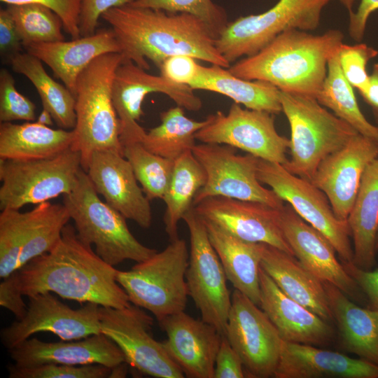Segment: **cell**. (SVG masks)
Masks as SVG:
<instances>
[{"instance_id":"bcb514c9","label":"cell","mask_w":378,"mask_h":378,"mask_svg":"<svg viewBox=\"0 0 378 378\" xmlns=\"http://www.w3.org/2000/svg\"><path fill=\"white\" fill-rule=\"evenodd\" d=\"M196 60L195 57L187 55L169 57L159 67L160 75L173 83L190 87L200 70L201 65Z\"/></svg>"},{"instance_id":"83f0119b","label":"cell","mask_w":378,"mask_h":378,"mask_svg":"<svg viewBox=\"0 0 378 378\" xmlns=\"http://www.w3.org/2000/svg\"><path fill=\"white\" fill-rule=\"evenodd\" d=\"M203 221L227 280L260 307V270L264 244L243 240L211 223Z\"/></svg>"},{"instance_id":"f546056e","label":"cell","mask_w":378,"mask_h":378,"mask_svg":"<svg viewBox=\"0 0 378 378\" xmlns=\"http://www.w3.org/2000/svg\"><path fill=\"white\" fill-rule=\"evenodd\" d=\"M74 132L37 122H1L0 159L27 160L55 156L71 148Z\"/></svg>"},{"instance_id":"8fae6325","label":"cell","mask_w":378,"mask_h":378,"mask_svg":"<svg viewBox=\"0 0 378 378\" xmlns=\"http://www.w3.org/2000/svg\"><path fill=\"white\" fill-rule=\"evenodd\" d=\"M192 153L204 169L206 181L193 205L211 197H225L257 202L280 209L284 202L258 179L259 158L238 155L235 148L218 144H195Z\"/></svg>"},{"instance_id":"f907efd6","label":"cell","mask_w":378,"mask_h":378,"mask_svg":"<svg viewBox=\"0 0 378 378\" xmlns=\"http://www.w3.org/2000/svg\"><path fill=\"white\" fill-rule=\"evenodd\" d=\"M341 262L364 293L368 301V307L378 310V269L366 270L358 267L352 262Z\"/></svg>"},{"instance_id":"44dd1931","label":"cell","mask_w":378,"mask_h":378,"mask_svg":"<svg viewBox=\"0 0 378 378\" xmlns=\"http://www.w3.org/2000/svg\"><path fill=\"white\" fill-rule=\"evenodd\" d=\"M95 190L126 219L148 229L152 223L150 200L138 185L132 168L124 157L113 150L92 153L85 170Z\"/></svg>"},{"instance_id":"d590c367","label":"cell","mask_w":378,"mask_h":378,"mask_svg":"<svg viewBox=\"0 0 378 378\" xmlns=\"http://www.w3.org/2000/svg\"><path fill=\"white\" fill-rule=\"evenodd\" d=\"M161 123L146 132L141 143L149 151L175 160L195 144V133L206 125L209 118L197 121L188 118L183 108L177 106L160 113Z\"/></svg>"},{"instance_id":"f6af8a7d","label":"cell","mask_w":378,"mask_h":378,"mask_svg":"<svg viewBox=\"0 0 378 378\" xmlns=\"http://www.w3.org/2000/svg\"><path fill=\"white\" fill-rule=\"evenodd\" d=\"M1 1L7 5L38 4L45 6L60 17L64 31L72 38L80 37L79 17L81 0H1Z\"/></svg>"},{"instance_id":"c3c4849f","label":"cell","mask_w":378,"mask_h":378,"mask_svg":"<svg viewBox=\"0 0 378 378\" xmlns=\"http://www.w3.org/2000/svg\"><path fill=\"white\" fill-rule=\"evenodd\" d=\"M134 0H81L79 17L80 36L92 35L97 30L98 22L108 9L124 6Z\"/></svg>"},{"instance_id":"6f0895ef","label":"cell","mask_w":378,"mask_h":378,"mask_svg":"<svg viewBox=\"0 0 378 378\" xmlns=\"http://www.w3.org/2000/svg\"><path fill=\"white\" fill-rule=\"evenodd\" d=\"M376 250L377 251H378V231H377V237H376Z\"/></svg>"},{"instance_id":"603a6c76","label":"cell","mask_w":378,"mask_h":378,"mask_svg":"<svg viewBox=\"0 0 378 378\" xmlns=\"http://www.w3.org/2000/svg\"><path fill=\"white\" fill-rule=\"evenodd\" d=\"M8 351L14 364L19 367L55 363L70 365L99 364L113 368L125 362L120 348L103 333L80 340L53 342L30 337Z\"/></svg>"},{"instance_id":"5b68a950","label":"cell","mask_w":378,"mask_h":378,"mask_svg":"<svg viewBox=\"0 0 378 378\" xmlns=\"http://www.w3.org/2000/svg\"><path fill=\"white\" fill-rule=\"evenodd\" d=\"M279 94L290 128L291 158L284 167L311 181L321 162L358 132L314 97L282 91Z\"/></svg>"},{"instance_id":"9c48e42d","label":"cell","mask_w":378,"mask_h":378,"mask_svg":"<svg viewBox=\"0 0 378 378\" xmlns=\"http://www.w3.org/2000/svg\"><path fill=\"white\" fill-rule=\"evenodd\" d=\"M331 1L279 0L264 13L228 22L217 38L216 48L230 64L253 55L287 30L316 29L323 9Z\"/></svg>"},{"instance_id":"9a60e30c","label":"cell","mask_w":378,"mask_h":378,"mask_svg":"<svg viewBox=\"0 0 378 378\" xmlns=\"http://www.w3.org/2000/svg\"><path fill=\"white\" fill-rule=\"evenodd\" d=\"M225 334L240 357L246 377H274L283 340L258 305L237 289Z\"/></svg>"},{"instance_id":"ac0fdd59","label":"cell","mask_w":378,"mask_h":378,"mask_svg":"<svg viewBox=\"0 0 378 378\" xmlns=\"http://www.w3.org/2000/svg\"><path fill=\"white\" fill-rule=\"evenodd\" d=\"M281 209L219 196L208 197L194 206L203 220L239 239L269 244L294 255L281 229Z\"/></svg>"},{"instance_id":"d4e9b609","label":"cell","mask_w":378,"mask_h":378,"mask_svg":"<svg viewBox=\"0 0 378 378\" xmlns=\"http://www.w3.org/2000/svg\"><path fill=\"white\" fill-rule=\"evenodd\" d=\"M275 378H378V365L314 345L283 340Z\"/></svg>"},{"instance_id":"1f68e13d","label":"cell","mask_w":378,"mask_h":378,"mask_svg":"<svg viewBox=\"0 0 378 378\" xmlns=\"http://www.w3.org/2000/svg\"><path fill=\"white\" fill-rule=\"evenodd\" d=\"M190 88L223 94L249 109L274 115L282 111L280 90L274 85L262 80L239 78L232 74L228 68L218 65H201L199 75Z\"/></svg>"},{"instance_id":"7bdbcfd3","label":"cell","mask_w":378,"mask_h":378,"mask_svg":"<svg viewBox=\"0 0 378 378\" xmlns=\"http://www.w3.org/2000/svg\"><path fill=\"white\" fill-rule=\"evenodd\" d=\"M36 105L16 88L13 75L5 68L0 71V121L34 122L36 120Z\"/></svg>"},{"instance_id":"5bb4252c","label":"cell","mask_w":378,"mask_h":378,"mask_svg":"<svg viewBox=\"0 0 378 378\" xmlns=\"http://www.w3.org/2000/svg\"><path fill=\"white\" fill-rule=\"evenodd\" d=\"M208 118L195 135L201 143L228 145L282 165L288 162L290 139L277 132L274 114L234 102L227 114L218 111Z\"/></svg>"},{"instance_id":"836d02e7","label":"cell","mask_w":378,"mask_h":378,"mask_svg":"<svg viewBox=\"0 0 378 378\" xmlns=\"http://www.w3.org/2000/svg\"><path fill=\"white\" fill-rule=\"evenodd\" d=\"M10 66L13 71L24 76L33 84L40 97L43 108L50 113L59 128L73 130L75 127L74 94L48 74L38 58L27 52H22L13 59Z\"/></svg>"},{"instance_id":"e575fe53","label":"cell","mask_w":378,"mask_h":378,"mask_svg":"<svg viewBox=\"0 0 378 378\" xmlns=\"http://www.w3.org/2000/svg\"><path fill=\"white\" fill-rule=\"evenodd\" d=\"M337 51L328 60L327 74L316 99L359 134L378 142V127L370 123L361 112L354 88L342 73Z\"/></svg>"},{"instance_id":"11a10c76","label":"cell","mask_w":378,"mask_h":378,"mask_svg":"<svg viewBox=\"0 0 378 378\" xmlns=\"http://www.w3.org/2000/svg\"><path fill=\"white\" fill-rule=\"evenodd\" d=\"M36 122L39 124L50 127L53 125L54 120L50 113L45 108L37 116Z\"/></svg>"},{"instance_id":"8d00e7d4","label":"cell","mask_w":378,"mask_h":378,"mask_svg":"<svg viewBox=\"0 0 378 378\" xmlns=\"http://www.w3.org/2000/svg\"><path fill=\"white\" fill-rule=\"evenodd\" d=\"M29 211V220L19 259L18 269L32 259L52 250L59 241L63 228L71 219L64 204L45 202Z\"/></svg>"},{"instance_id":"ba28073f","label":"cell","mask_w":378,"mask_h":378,"mask_svg":"<svg viewBox=\"0 0 378 378\" xmlns=\"http://www.w3.org/2000/svg\"><path fill=\"white\" fill-rule=\"evenodd\" d=\"M79 151L27 160L0 159V209H20L70 193L78 180Z\"/></svg>"},{"instance_id":"74e56055","label":"cell","mask_w":378,"mask_h":378,"mask_svg":"<svg viewBox=\"0 0 378 378\" xmlns=\"http://www.w3.org/2000/svg\"><path fill=\"white\" fill-rule=\"evenodd\" d=\"M122 151L147 198L150 201L162 199L172 178L174 161L149 151L138 141L124 144Z\"/></svg>"},{"instance_id":"cb8c5ba5","label":"cell","mask_w":378,"mask_h":378,"mask_svg":"<svg viewBox=\"0 0 378 378\" xmlns=\"http://www.w3.org/2000/svg\"><path fill=\"white\" fill-rule=\"evenodd\" d=\"M260 307L286 342L324 346L334 338L328 322L286 295L261 268Z\"/></svg>"},{"instance_id":"30bf717a","label":"cell","mask_w":378,"mask_h":378,"mask_svg":"<svg viewBox=\"0 0 378 378\" xmlns=\"http://www.w3.org/2000/svg\"><path fill=\"white\" fill-rule=\"evenodd\" d=\"M258 179L267 185L307 223L332 244L342 262H353L347 220L338 219L325 193L312 181L288 172L284 165L258 160Z\"/></svg>"},{"instance_id":"7402d4cb","label":"cell","mask_w":378,"mask_h":378,"mask_svg":"<svg viewBox=\"0 0 378 378\" xmlns=\"http://www.w3.org/2000/svg\"><path fill=\"white\" fill-rule=\"evenodd\" d=\"M167 339V353L186 377L214 378L215 361L222 340L218 330L183 312L158 321Z\"/></svg>"},{"instance_id":"3957f363","label":"cell","mask_w":378,"mask_h":378,"mask_svg":"<svg viewBox=\"0 0 378 378\" xmlns=\"http://www.w3.org/2000/svg\"><path fill=\"white\" fill-rule=\"evenodd\" d=\"M343 38L337 29L321 35L289 29L228 70L243 79L268 82L282 92L316 98L327 74L328 60Z\"/></svg>"},{"instance_id":"d6a6232c","label":"cell","mask_w":378,"mask_h":378,"mask_svg":"<svg viewBox=\"0 0 378 378\" xmlns=\"http://www.w3.org/2000/svg\"><path fill=\"white\" fill-rule=\"evenodd\" d=\"M205 181L204 169L192 150L174 160L172 178L162 198L166 206L163 220L170 241L178 239V223L194 206L195 195Z\"/></svg>"},{"instance_id":"277c9868","label":"cell","mask_w":378,"mask_h":378,"mask_svg":"<svg viewBox=\"0 0 378 378\" xmlns=\"http://www.w3.org/2000/svg\"><path fill=\"white\" fill-rule=\"evenodd\" d=\"M123 60L120 52L104 54L94 59L77 79L76 122L71 148L79 151L84 170L96 151L113 150L123 155L120 121L112 99L115 73Z\"/></svg>"},{"instance_id":"ab89813d","label":"cell","mask_w":378,"mask_h":378,"mask_svg":"<svg viewBox=\"0 0 378 378\" xmlns=\"http://www.w3.org/2000/svg\"><path fill=\"white\" fill-rule=\"evenodd\" d=\"M0 213V277L18 269L19 259L27 229L29 211L4 209Z\"/></svg>"},{"instance_id":"4fadbf2b","label":"cell","mask_w":378,"mask_h":378,"mask_svg":"<svg viewBox=\"0 0 378 378\" xmlns=\"http://www.w3.org/2000/svg\"><path fill=\"white\" fill-rule=\"evenodd\" d=\"M102 333L123 353L126 363L140 372L157 378H183L162 342L150 334L153 318L142 308L130 304L123 308L99 306Z\"/></svg>"},{"instance_id":"52a82bcc","label":"cell","mask_w":378,"mask_h":378,"mask_svg":"<svg viewBox=\"0 0 378 378\" xmlns=\"http://www.w3.org/2000/svg\"><path fill=\"white\" fill-rule=\"evenodd\" d=\"M188 263L186 242L178 238L130 270H118L116 280L132 304L149 311L160 321L186 307Z\"/></svg>"},{"instance_id":"816d5d0a","label":"cell","mask_w":378,"mask_h":378,"mask_svg":"<svg viewBox=\"0 0 378 378\" xmlns=\"http://www.w3.org/2000/svg\"><path fill=\"white\" fill-rule=\"evenodd\" d=\"M2 279L0 284V305L11 312L17 319H21L27 311V305L18 288L17 271Z\"/></svg>"},{"instance_id":"f5cc1de1","label":"cell","mask_w":378,"mask_h":378,"mask_svg":"<svg viewBox=\"0 0 378 378\" xmlns=\"http://www.w3.org/2000/svg\"><path fill=\"white\" fill-rule=\"evenodd\" d=\"M378 10V0H360L356 12L349 13V32L351 38L360 42L363 38L368 20Z\"/></svg>"},{"instance_id":"d6986e66","label":"cell","mask_w":378,"mask_h":378,"mask_svg":"<svg viewBox=\"0 0 378 378\" xmlns=\"http://www.w3.org/2000/svg\"><path fill=\"white\" fill-rule=\"evenodd\" d=\"M377 158L378 142L358 133L318 167L311 181L325 193L338 219L347 220L363 174Z\"/></svg>"},{"instance_id":"9f6ffc18","label":"cell","mask_w":378,"mask_h":378,"mask_svg":"<svg viewBox=\"0 0 378 378\" xmlns=\"http://www.w3.org/2000/svg\"><path fill=\"white\" fill-rule=\"evenodd\" d=\"M340 2L349 10V13L352 12V7L355 0H339Z\"/></svg>"},{"instance_id":"60d3db41","label":"cell","mask_w":378,"mask_h":378,"mask_svg":"<svg viewBox=\"0 0 378 378\" xmlns=\"http://www.w3.org/2000/svg\"><path fill=\"white\" fill-rule=\"evenodd\" d=\"M130 4L169 13H186L205 22L218 36L228 23L225 10L212 0H134Z\"/></svg>"},{"instance_id":"7a4b0ae2","label":"cell","mask_w":378,"mask_h":378,"mask_svg":"<svg viewBox=\"0 0 378 378\" xmlns=\"http://www.w3.org/2000/svg\"><path fill=\"white\" fill-rule=\"evenodd\" d=\"M118 272L78 238L73 225L66 224L52 250L17 270L18 288L28 298L50 292L80 303L123 308L131 302L116 280Z\"/></svg>"},{"instance_id":"f35d334b","label":"cell","mask_w":378,"mask_h":378,"mask_svg":"<svg viewBox=\"0 0 378 378\" xmlns=\"http://www.w3.org/2000/svg\"><path fill=\"white\" fill-rule=\"evenodd\" d=\"M24 48L34 43L64 41L63 22L50 8L38 4L8 5Z\"/></svg>"},{"instance_id":"7dc6e473","label":"cell","mask_w":378,"mask_h":378,"mask_svg":"<svg viewBox=\"0 0 378 378\" xmlns=\"http://www.w3.org/2000/svg\"><path fill=\"white\" fill-rule=\"evenodd\" d=\"M22 39L15 22L7 10L0 9V55L1 62L10 65L13 59L22 52Z\"/></svg>"},{"instance_id":"ffe728a7","label":"cell","mask_w":378,"mask_h":378,"mask_svg":"<svg viewBox=\"0 0 378 378\" xmlns=\"http://www.w3.org/2000/svg\"><path fill=\"white\" fill-rule=\"evenodd\" d=\"M281 226L294 256L321 281L337 287L349 298L362 302L364 293L336 258L330 241L286 203L281 209Z\"/></svg>"},{"instance_id":"f1b7e54d","label":"cell","mask_w":378,"mask_h":378,"mask_svg":"<svg viewBox=\"0 0 378 378\" xmlns=\"http://www.w3.org/2000/svg\"><path fill=\"white\" fill-rule=\"evenodd\" d=\"M323 285L344 348L378 365V310L360 307L330 283Z\"/></svg>"},{"instance_id":"484cf974","label":"cell","mask_w":378,"mask_h":378,"mask_svg":"<svg viewBox=\"0 0 378 378\" xmlns=\"http://www.w3.org/2000/svg\"><path fill=\"white\" fill-rule=\"evenodd\" d=\"M24 49L47 64L55 77L61 80L74 94L80 74L94 59L109 52H120L111 27L69 41L31 43Z\"/></svg>"},{"instance_id":"2e32d148","label":"cell","mask_w":378,"mask_h":378,"mask_svg":"<svg viewBox=\"0 0 378 378\" xmlns=\"http://www.w3.org/2000/svg\"><path fill=\"white\" fill-rule=\"evenodd\" d=\"M167 95L177 106L191 111L202 106L201 99L186 85L173 83L162 76L146 72L133 62L123 60L116 69L112 87V99L120 121L122 146L141 142L146 131L139 125L144 112L142 103L148 94Z\"/></svg>"},{"instance_id":"6da1fadb","label":"cell","mask_w":378,"mask_h":378,"mask_svg":"<svg viewBox=\"0 0 378 378\" xmlns=\"http://www.w3.org/2000/svg\"><path fill=\"white\" fill-rule=\"evenodd\" d=\"M114 32L125 60L148 70L165 59L187 55L224 68L230 64L216 48L218 36L202 20L186 13L134 6L113 7L101 17Z\"/></svg>"},{"instance_id":"8992f818","label":"cell","mask_w":378,"mask_h":378,"mask_svg":"<svg viewBox=\"0 0 378 378\" xmlns=\"http://www.w3.org/2000/svg\"><path fill=\"white\" fill-rule=\"evenodd\" d=\"M63 204L74 223L78 238L95 246V252L115 266L125 260L144 261L157 251L140 243L130 232L125 218L99 197L82 168L74 189L63 195Z\"/></svg>"},{"instance_id":"ee69618b","label":"cell","mask_w":378,"mask_h":378,"mask_svg":"<svg viewBox=\"0 0 378 378\" xmlns=\"http://www.w3.org/2000/svg\"><path fill=\"white\" fill-rule=\"evenodd\" d=\"M337 55L344 77L359 92L364 91L368 88L370 78L366 66L378 55V51L363 43L351 46L342 43Z\"/></svg>"},{"instance_id":"7c38bea8","label":"cell","mask_w":378,"mask_h":378,"mask_svg":"<svg viewBox=\"0 0 378 378\" xmlns=\"http://www.w3.org/2000/svg\"><path fill=\"white\" fill-rule=\"evenodd\" d=\"M190 234L189 263L186 273L188 295L202 315L223 335L231 307L227 276L204 221L192 207L183 217Z\"/></svg>"},{"instance_id":"4dcf8cb0","label":"cell","mask_w":378,"mask_h":378,"mask_svg":"<svg viewBox=\"0 0 378 378\" xmlns=\"http://www.w3.org/2000/svg\"><path fill=\"white\" fill-rule=\"evenodd\" d=\"M354 243L353 263L370 270L376 264L378 231V158L365 169L347 218Z\"/></svg>"},{"instance_id":"db71d44e","label":"cell","mask_w":378,"mask_h":378,"mask_svg":"<svg viewBox=\"0 0 378 378\" xmlns=\"http://www.w3.org/2000/svg\"><path fill=\"white\" fill-rule=\"evenodd\" d=\"M359 93L370 106L378 127V63L373 66L368 88Z\"/></svg>"},{"instance_id":"681fc988","label":"cell","mask_w":378,"mask_h":378,"mask_svg":"<svg viewBox=\"0 0 378 378\" xmlns=\"http://www.w3.org/2000/svg\"><path fill=\"white\" fill-rule=\"evenodd\" d=\"M243 377L246 376L241 360L223 335L215 361L214 378Z\"/></svg>"},{"instance_id":"b9f144b4","label":"cell","mask_w":378,"mask_h":378,"mask_svg":"<svg viewBox=\"0 0 378 378\" xmlns=\"http://www.w3.org/2000/svg\"><path fill=\"white\" fill-rule=\"evenodd\" d=\"M9 378H106L110 377L112 368L94 364L70 365L46 363L31 367L8 365Z\"/></svg>"},{"instance_id":"e0dca14e","label":"cell","mask_w":378,"mask_h":378,"mask_svg":"<svg viewBox=\"0 0 378 378\" xmlns=\"http://www.w3.org/2000/svg\"><path fill=\"white\" fill-rule=\"evenodd\" d=\"M28 298L24 317L1 330V342L8 349L41 332H52L61 340H80L102 333L98 304L87 302L74 309L50 292Z\"/></svg>"},{"instance_id":"4316f807","label":"cell","mask_w":378,"mask_h":378,"mask_svg":"<svg viewBox=\"0 0 378 378\" xmlns=\"http://www.w3.org/2000/svg\"><path fill=\"white\" fill-rule=\"evenodd\" d=\"M260 267L288 297L326 321L334 320L323 282L294 255L264 244Z\"/></svg>"}]
</instances>
